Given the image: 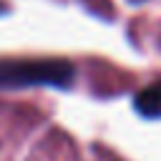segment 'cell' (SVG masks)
Returning a JSON list of instances; mask_svg holds the SVG:
<instances>
[{"mask_svg": "<svg viewBox=\"0 0 161 161\" xmlns=\"http://www.w3.org/2000/svg\"><path fill=\"white\" fill-rule=\"evenodd\" d=\"M75 78V68L63 58H3L0 88H35L53 86L68 88Z\"/></svg>", "mask_w": 161, "mask_h": 161, "instance_id": "1", "label": "cell"}, {"mask_svg": "<svg viewBox=\"0 0 161 161\" xmlns=\"http://www.w3.org/2000/svg\"><path fill=\"white\" fill-rule=\"evenodd\" d=\"M133 106L146 118H161V80L138 91L136 98H133Z\"/></svg>", "mask_w": 161, "mask_h": 161, "instance_id": "2", "label": "cell"}, {"mask_svg": "<svg viewBox=\"0 0 161 161\" xmlns=\"http://www.w3.org/2000/svg\"><path fill=\"white\" fill-rule=\"evenodd\" d=\"M3 13H8V8H5V5L0 3V15H3Z\"/></svg>", "mask_w": 161, "mask_h": 161, "instance_id": "3", "label": "cell"}]
</instances>
